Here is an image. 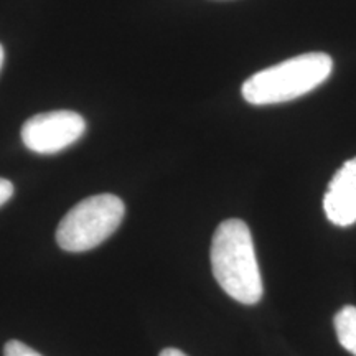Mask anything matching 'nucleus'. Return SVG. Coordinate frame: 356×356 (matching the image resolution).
Returning <instances> with one entry per match:
<instances>
[{
	"instance_id": "obj_1",
	"label": "nucleus",
	"mask_w": 356,
	"mask_h": 356,
	"mask_svg": "<svg viewBox=\"0 0 356 356\" xmlns=\"http://www.w3.org/2000/svg\"><path fill=\"white\" fill-rule=\"evenodd\" d=\"M211 269L216 282L231 299L254 305L262 297V279L251 231L243 220H226L211 241Z\"/></svg>"
},
{
	"instance_id": "obj_2",
	"label": "nucleus",
	"mask_w": 356,
	"mask_h": 356,
	"mask_svg": "<svg viewBox=\"0 0 356 356\" xmlns=\"http://www.w3.org/2000/svg\"><path fill=\"white\" fill-rule=\"evenodd\" d=\"M332 71L333 60L327 53L312 51L289 58L248 78L243 84V97L252 106L293 101L327 81Z\"/></svg>"
},
{
	"instance_id": "obj_3",
	"label": "nucleus",
	"mask_w": 356,
	"mask_h": 356,
	"mask_svg": "<svg viewBox=\"0 0 356 356\" xmlns=\"http://www.w3.org/2000/svg\"><path fill=\"white\" fill-rule=\"evenodd\" d=\"M126 215V207L111 193L84 198L60 221L56 243L63 251H91L118 231Z\"/></svg>"
},
{
	"instance_id": "obj_4",
	"label": "nucleus",
	"mask_w": 356,
	"mask_h": 356,
	"mask_svg": "<svg viewBox=\"0 0 356 356\" xmlns=\"http://www.w3.org/2000/svg\"><path fill=\"white\" fill-rule=\"evenodd\" d=\"M86 132V121L74 111H50L33 115L22 126V142L40 155L68 149Z\"/></svg>"
},
{
	"instance_id": "obj_5",
	"label": "nucleus",
	"mask_w": 356,
	"mask_h": 356,
	"mask_svg": "<svg viewBox=\"0 0 356 356\" xmlns=\"http://www.w3.org/2000/svg\"><path fill=\"white\" fill-rule=\"evenodd\" d=\"M323 210L328 221L337 226L356 222V157L345 162L332 178L323 198Z\"/></svg>"
},
{
	"instance_id": "obj_6",
	"label": "nucleus",
	"mask_w": 356,
	"mask_h": 356,
	"mask_svg": "<svg viewBox=\"0 0 356 356\" xmlns=\"http://www.w3.org/2000/svg\"><path fill=\"white\" fill-rule=\"evenodd\" d=\"M333 325L340 345L356 356V307L346 305L338 310Z\"/></svg>"
},
{
	"instance_id": "obj_7",
	"label": "nucleus",
	"mask_w": 356,
	"mask_h": 356,
	"mask_svg": "<svg viewBox=\"0 0 356 356\" xmlns=\"http://www.w3.org/2000/svg\"><path fill=\"white\" fill-rule=\"evenodd\" d=\"M3 356H42L38 351H35L30 346L22 343L19 340H10L6 343L3 348Z\"/></svg>"
},
{
	"instance_id": "obj_8",
	"label": "nucleus",
	"mask_w": 356,
	"mask_h": 356,
	"mask_svg": "<svg viewBox=\"0 0 356 356\" xmlns=\"http://www.w3.org/2000/svg\"><path fill=\"white\" fill-rule=\"evenodd\" d=\"M13 197V185L7 178H0V207H3Z\"/></svg>"
},
{
	"instance_id": "obj_9",
	"label": "nucleus",
	"mask_w": 356,
	"mask_h": 356,
	"mask_svg": "<svg viewBox=\"0 0 356 356\" xmlns=\"http://www.w3.org/2000/svg\"><path fill=\"white\" fill-rule=\"evenodd\" d=\"M160 356H188V355H185L184 351H180L177 348H165V350H162Z\"/></svg>"
},
{
	"instance_id": "obj_10",
	"label": "nucleus",
	"mask_w": 356,
	"mask_h": 356,
	"mask_svg": "<svg viewBox=\"0 0 356 356\" xmlns=\"http://www.w3.org/2000/svg\"><path fill=\"white\" fill-rule=\"evenodd\" d=\"M3 60H6V51H3L2 43H0V70H2V66H3Z\"/></svg>"
}]
</instances>
